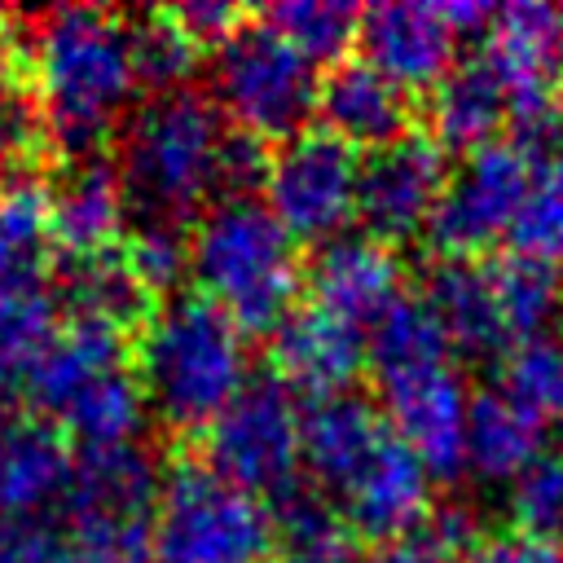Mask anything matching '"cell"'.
<instances>
[{
	"label": "cell",
	"mask_w": 563,
	"mask_h": 563,
	"mask_svg": "<svg viewBox=\"0 0 563 563\" xmlns=\"http://www.w3.org/2000/svg\"><path fill=\"white\" fill-rule=\"evenodd\" d=\"M53 273L48 180L0 185V299L44 290Z\"/></svg>",
	"instance_id": "cell-23"
},
{
	"label": "cell",
	"mask_w": 563,
	"mask_h": 563,
	"mask_svg": "<svg viewBox=\"0 0 563 563\" xmlns=\"http://www.w3.org/2000/svg\"><path fill=\"white\" fill-rule=\"evenodd\" d=\"M303 286L312 295L308 303L369 334V325L405 299V268L387 242L369 233H343L317 246V255L303 268Z\"/></svg>",
	"instance_id": "cell-13"
},
{
	"label": "cell",
	"mask_w": 563,
	"mask_h": 563,
	"mask_svg": "<svg viewBox=\"0 0 563 563\" xmlns=\"http://www.w3.org/2000/svg\"><path fill=\"white\" fill-rule=\"evenodd\" d=\"M299 242L260 198L211 202L189 224V290L211 299L242 334H273L303 290Z\"/></svg>",
	"instance_id": "cell-4"
},
{
	"label": "cell",
	"mask_w": 563,
	"mask_h": 563,
	"mask_svg": "<svg viewBox=\"0 0 563 563\" xmlns=\"http://www.w3.org/2000/svg\"><path fill=\"white\" fill-rule=\"evenodd\" d=\"M387 440H391V431H387L378 405H369L356 391L312 400L303 409V471L321 488L347 493L352 479L374 462V453Z\"/></svg>",
	"instance_id": "cell-20"
},
{
	"label": "cell",
	"mask_w": 563,
	"mask_h": 563,
	"mask_svg": "<svg viewBox=\"0 0 563 563\" xmlns=\"http://www.w3.org/2000/svg\"><path fill=\"white\" fill-rule=\"evenodd\" d=\"M488 273H493V286H497V303H501V321H506V334H510V347L537 339V334H550L559 308H563V282L554 268L537 264V260H523L515 251L506 255H488Z\"/></svg>",
	"instance_id": "cell-25"
},
{
	"label": "cell",
	"mask_w": 563,
	"mask_h": 563,
	"mask_svg": "<svg viewBox=\"0 0 563 563\" xmlns=\"http://www.w3.org/2000/svg\"><path fill=\"white\" fill-rule=\"evenodd\" d=\"M185 449V444H180ZM216 475L246 488L260 501H282L299 488L303 471V409L295 396L268 374L251 378L242 396L189 444Z\"/></svg>",
	"instance_id": "cell-7"
},
{
	"label": "cell",
	"mask_w": 563,
	"mask_h": 563,
	"mask_svg": "<svg viewBox=\"0 0 563 563\" xmlns=\"http://www.w3.org/2000/svg\"><path fill=\"white\" fill-rule=\"evenodd\" d=\"M554 97H559V106H563V53H559V62H554Z\"/></svg>",
	"instance_id": "cell-37"
},
{
	"label": "cell",
	"mask_w": 563,
	"mask_h": 563,
	"mask_svg": "<svg viewBox=\"0 0 563 563\" xmlns=\"http://www.w3.org/2000/svg\"><path fill=\"white\" fill-rule=\"evenodd\" d=\"M48 229L53 260L97 255L128 233L123 180L114 167V150L62 158L48 176Z\"/></svg>",
	"instance_id": "cell-14"
},
{
	"label": "cell",
	"mask_w": 563,
	"mask_h": 563,
	"mask_svg": "<svg viewBox=\"0 0 563 563\" xmlns=\"http://www.w3.org/2000/svg\"><path fill=\"white\" fill-rule=\"evenodd\" d=\"M273 506L216 475L189 444L172 453L154 501L158 563H273Z\"/></svg>",
	"instance_id": "cell-5"
},
{
	"label": "cell",
	"mask_w": 563,
	"mask_h": 563,
	"mask_svg": "<svg viewBox=\"0 0 563 563\" xmlns=\"http://www.w3.org/2000/svg\"><path fill=\"white\" fill-rule=\"evenodd\" d=\"M317 128L334 132L352 150H383L409 132V92L383 79L369 62L343 57L339 66L321 70L317 88Z\"/></svg>",
	"instance_id": "cell-18"
},
{
	"label": "cell",
	"mask_w": 563,
	"mask_h": 563,
	"mask_svg": "<svg viewBox=\"0 0 563 563\" xmlns=\"http://www.w3.org/2000/svg\"><path fill=\"white\" fill-rule=\"evenodd\" d=\"M378 413L387 431L427 466L431 479H453L457 471H466L471 391L453 369V361L383 374Z\"/></svg>",
	"instance_id": "cell-10"
},
{
	"label": "cell",
	"mask_w": 563,
	"mask_h": 563,
	"mask_svg": "<svg viewBox=\"0 0 563 563\" xmlns=\"http://www.w3.org/2000/svg\"><path fill=\"white\" fill-rule=\"evenodd\" d=\"M361 198V150L339 141L325 128H303L299 136L282 141L273 150L264 207L277 216V224L299 242H334L356 220Z\"/></svg>",
	"instance_id": "cell-8"
},
{
	"label": "cell",
	"mask_w": 563,
	"mask_h": 563,
	"mask_svg": "<svg viewBox=\"0 0 563 563\" xmlns=\"http://www.w3.org/2000/svg\"><path fill=\"white\" fill-rule=\"evenodd\" d=\"M431 484L435 479L427 475V466L391 435L343 493V519L352 537L374 545L409 537L431 515Z\"/></svg>",
	"instance_id": "cell-17"
},
{
	"label": "cell",
	"mask_w": 563,
	"mask_h": 563,
	"mask_svg": "<svg viewBox=\"0 0 563 563\" xmlns=\"http://www.w3.org/2000/svg\"><path fill=\"white\" fill-rule=\"evenodd\" d=\"M471 563H563V545L528 537L519 528H506L488 541H479V550L471 554Z\"/></svg>",
	"instance_id": "cell-36"
},
{
	"label": "cell",
	"mask_w": 563,
	"mask_h": 563,
	"mask_svg": "<svg viewBox=\"0 0 563 563\" xmlns=\"http://www.w3.org/2000/svg\"><path fill=\"white\" fill-rule=\"evenodd\" d=\"M563 53V9L545 0H519V4H497L484 48L475 53L493 79L501 84L510 110L541 101L554 92V62Z\"/></svg>",
	"instance_id": "cell-16"
},
{
	"label": "cell",
	"mask_w": 563,
	"mask_h": 563,
	"mask_svg": "<svg viewBox=\"0 0 563 563\" xmlns=\"http://www.w3.org/2000/svg\"><path fill=\"white\" fill-rule=\"evenodd\" d=\"M273 519H277V545L290 559L303 563H352L356 537L343 519V510H334L321 493H286L282 501H273Z\"/></svg>",
	"instance_id": "cell-30"
},
{
	"label": "cell",
	"mask_w": 563,
	"mask_h": 563,
	"mask_svg": "<svg viewBox=\"0 0 563 563\" xmlns=\"http://www.w3.org/2000/svg\"><path fill=\"white\" fill-rule=\"evenodd\" d=\"M273 563H303V559H290V554H282V559H273Z\"/></svg>",
	"instance_id": "cell-38"
},
{
	"label": "cell",
	"mask_w": 563,
	"mask_h": 563,
	"mask_svg": "<svg viewBox=\"0 0 563 563\" xmlns=\"http://www.w3.org/2000/svg\"><path fill=\"white\" fill-rule=\"evenodd\" d=\"M545 449V427L523 413L506 391L488 387L471 396V422H466V466L479 479L515 484L537 453Z\"/></svg>",
	"instance_id": "cell-24"
},
{
	"label": "cell",
	"mask_w": 563,
	"mask_h": 563,
	"mask_svg": "<svg viewBox=\"0 0 563 563\" xmlns=\"http://www.w3.org/2000/svg\"><path fill=\"white\" fill-rule=\"evenodd\" d=\"M128 53H132L136 88H145L150 97L185 88V79L202 62V48L185 35V26L172 18V9L128 13Z\"/></svg>",
	"instance_id": "cell-26"
},
{
	"label": "cell",
	"mask_w": 563,
	"mask_h": 563,
	"mask_svg": "<svg viewBox=\"0 0 563 563\" xmlns=\"http://www.w3.org/2000/svg\"><path fill=\"white\" fill-rule=\"evenodd\" d=\"M0 563H79V545L62 515H9L0 519Z\"/></svg>",
	"instance_id": "cell-35"
},
{
	"label": "cell",
	"mask_w": 563,
	"mask_h": 563,
	"mask_svg": "<svg viewBox=\"0 0 563 563\" xmlns=\"http://www.w3.org/2000/svg\"><path fill=\"white\" fill-rule=\"evenodd\" d=\"M356 57L369 62L400 92H431L457 66V35L435 4H374L361 9Z\"/></svg>",
	"instance_id": "cell-15"
},
{
	"label": "cell",
	"mask_w": 563,
	"mask_h": 563,
	"mask_svg": "<svg viewBox=\"0 0 563 563\" xmlns=\"http://www.w3.org/2000/svg\"><path fill=\"white\" fill-rule=\"evenodd\" d=\"M537 158H528L510 136L466 154L444 185V198L427 224V242L440 260H488L515 229Z\"/></svg>",
	"instance_id": "cell-9"
},
{
	"label": "cell",
	"mask_w": 563,
	"mask_h": 563,
	"mask_svg": "<svg viewBox=\"0 0 563 563\" xmlns=\"http://www.w3.org/2000/svg\"><path fill=\"white\" fill-rule=\"evenodd\" d=\"M136 378L145 413L176 449L198 444L251 383L246 334L198 290H176L136 347Z\"/></svg>",
	"instance_id": "cell-2"
},
{
	"label": "cell",
	"mask_w": 563,
	"mask_h": 563,
	"mask_svg": "<svg viewBox=\"0 0 563 563\" xmlns=\"http://www.w3.org/2000/svg\"><path fill=\"white\" fill-rule=\"evenodd\" d=\"M18 48L44 106L57 158L114 150L123 106L136 88L128 13L66 4L18 18Z\"/></svg>",
	"instance_id": "cell-1"
},
{
	"label": "cell",
	"mask_w": 563,
	"mask_h": 563,
	"mask_svg": "<svg viewBox=\"0 0 563 563\" xmlns=\"http://www.w3.org/2000/svg\"><path fill=\"white\" fill-rule=\"evenodd\" d=\"M224 119L211 97L194 88L145 97L114 136V167L123 202L136 224L189 229V220L216 198Z\"/></svg>",
	"instance_id": "cell-3"
},
{
	"label": "cell",
	"mask_w": 563,
	"mask_h": 563,
	"mask_svg": "<svg viewBox=\"0 0 563 563\" xmlns=\"http://www.w3.org/2000/svg\"><path fill=\"white\" fill-rule=\"evenodd\" d=\"M510 251L563 273V154L541 158L532 167L523 207L510 229Z\"/></svg>",
	"instance_id": "cell-31"
},
{
	"label": "cell",
	"mask_w": 563,
	"mask_h": 563,
	"mask_svg": "<svg viewBox=\"0 0 563 563\" xmlns=\"http://www.w3.org/2000/svg\"><path fill=\"white\" fill-rule=\"evenodd\" d=\"M506 119H510V101H506L501 84L493 79V70L479 57L457 62L427 92L431 136L444 150H462V158L475 154V150H484V145H493V141H501Z\"/></svg>",
	"instance_id": "cell-22"
},
{
	"label": "cell",
	"mask_w": 563,
	"mask_h": 563,
	"mask_svg": "<svg viewBox=\"0 0 563 563\" xmlns=\"http://www.w3.org/2000/svg\"><path fill=\"white\" fill-rule=\"evenodd\" d=\"M427 308L449 334V347L471 356H506L510 334L501 321L488 260H440L422 290Z\"/></svg>",
	"instance_id": "cell-21"
},
{
	"label": "cell",
	"mask_w": 563,
	"mask_h": 563,
	"mask_svg": "<svg viewBox=\"0 0 563 563\" xmlns=\"http://www.w3.org/2000/svg\"><path fill=\"white\" fill-rule=\"evenodd\" d=\"M321 70L264 18H251L216 53V101L238 132L282 145L312 128Z\"/></svg>",
	"instance_id": "cell-6"
},
{
	"label": "cell",
	"mask_w": 563,
	"mask_h": 563,
	"mask_svg": "<svg viewBox=\"0 0 563 563\" xmlns=\"http://www.w3.org/2000/svg\"><path fill=\"white\" fill-rule=\"evenodd\" d=\"M479 550V532L475 519L457 506L431 510L422 528H413L400 541L378 545L374 563H471V554Z\"/></svg>",
	"instance_id": "cell-33"
},
{
	"label": "cell",
	"mask_w": 563,
	"mask_h": 563,
	"mask_svg": "<svg viewBox=\"0 0 563 563\" xmlns=\"http://www.w3.org/2000/svg\"><path fill=\"white\" fill-rule=\"evenodd\" d=\"M449 150L431 132H405L400 141L361 158V198L356 220L369 238L396 246L427 233L444 185H449Z\"/></svg>",
	"instance_id": "cell-11"
},
{
	"label": "cell",
	"mask_w": 563,
	"mask_h": 563,
	"mask_svg": "<svg viewBox=\"0 0 563 563\" xmlns=\"http://www.w3.org/2000/svg\"><path fill=\"white\" fill-rule=\"evenodd\" d=\"M497 391H506L523 413H532L545 431L563 427V339L537 334L501 356Z\"/></svg>",
	"instance_id": "cell-29"
},
{
	"label": "cell",
	"mask_w": 563,
	"mask_h": 563,
	"mask_svg": "<svg viewBox=\"0 0 563 563\" xmlns=\"http://www.w3.org/2000/svg\"><path fill=\"white\" fill-rule=\"evenodd\" d=\"M79 545V563H158L154 554V515L150 519H66Z\"/></svg>",
	"instance_id": "cell-34"
},
{
	"label": "cell",
	"mask_w": 563,
	"mask_h": 563,
	"mask_svg": "<svg viewBox=\"0 0 563 563\" xmlns=\"http://www.w3.org/2000/svg\"><path fill=\"white\" fill-rule=\"evenodd\" d=\"M510 515L519 532L563 545V444H545L510 484Z\"/></svg>",
	"instance_id": "cell-32"
},
{
	"label": "cell",
	"mask_w": 563,
	"mask_h": 563,
	"mask_svg": "<svg viewBox=\"0 0 563 563\" xmlns=\"http://www.w3.org/2000/svg\"><path fill=\"white\" fill-rule=\"evenodd\" d=\"M369 365L383 374H400V369H422V365H440L449 361V334L435 321V312L427 308L422 295H405L383 321L369 325Z\"/></svg>",
	"instance_id": "cell-28"
},
{
	"label": "cell",
	"mask_w": 563,
	"mask_h": 563,
	"mask_svg": "<svg viewBox=\"0 0 563 563\" xmlns=\"http://www.w3.org/2000/svg\"><path fill=\"white\" fill-rule=\"evenodd\" d=\"M75 479V444L57 422L22 413L0 427V519L40 515L48 501H66Z\"/></svg>",
	"instance_id": "cell-19"
},
{
	"label": "cell",
	"mask_w": 563,
	"mask_h": 563,
	"mask_svg": "<svg viewBox=\"0 0 563 563\" xmlns=\"http://www.w3.org/2000/svg\"><path fill=\"white\" fill-rule=\"evenodd\" d=\"M268 339H273L268 343L273 378L290 396H308V405L330 400V396H347L352 383L369 365L365 330L347 325L343 317H334L317 303L295 308Z\"/></svg>",
	"instance_id": "cell-12"
},
{
	"label": "cell",
	"mask_w": 563,
	"mask_h": 563,
	"mask_svg": "<svg viewBox=\"0 0 563 563\" xmlns=\"http://www.w3.org/2000/svg\"><path fill=\"white\" fill-rule=\"evenodd\" d=\"M264 22L290 48H299L317 70L339 66L361 35V9L343 0H286V4H273Z\"/></svg>",
	"instance_id": "cell-27"
}]
</instances>
